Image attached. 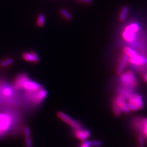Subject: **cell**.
I'll list each match as a JSON object with an SVG mask.
<instances>
[{"instance_id":"6da1fadb","label":"cell","mask_w":147,"mask_h":147,"mask_svg":"<svg viewBox=\"0 0 147 147\" xmlns=\"http://www.w3.org/2000/svg\"><path fill=\"white\" fill-rule=\"evenodd\" d=\"M120 94L125 99L130 112L136 111L143 108L144 101L140 94L135 93L132 90L128 89H122Z\"/></svg>"},{"instance_id":"7a4b0ae2","label":"cell","mask_w":147,"mask_h":147,"mask_svg":"<svg viewBox=\"0 0 147 147\" xmlns=\"http://www.w3.org/2000/svg\"><path fill=\"white\" fill-rule=\"evenodd\" d=\"M120 83L123 88L133 90L137 86V78L134 73L131 71H128L122 73L119 78Z\"/></svg>"},{"instance_id":"3957f363","label":"cell","mask_w":147,"mask_h":147,"mask_svg":"<svg viewBox=\"0 0 147 147\" xmlns=\"http://www.w3.org/2000/svg\"><path fill=\"white\" fill-rule=\"evenodd\" d=\"M134 129L147 141V118L137 117L132 120Z\"/></svg>"},{"instance_id":"277c9868","label":"cell","mask_w":147,"mask_h":147,"mask_svg":"<svg viewBox=\"0 0 147 147\" xmlns=\"http://www.w3.org/2000/svg\"><path fill=\"white\" fill-rule=\"evenodd\" d=\"M140 29V26L137 23H132L128 26L124 31L123 37L125 41L132 43L135 41L136 35V32H137Z\"/></svg>"},{"instance_id":"5b68a950","label":"cell","mask_w":147,"mask_h":147,"mask_svg":"<svg viewBox=\"0 0 147 147\" xmlns=\"http://www.w3.org/2000/svg\"><path fill=\"white\" fill-rule=\"evenodd\" d=\"M12 117L7 113L0 114V137H2L12 124Z\"/></svg>"},{"instance_id":"8992f818","label":"cell","mask_w":147,"mask_h":147,"mask_svg":"<svg viewBox=\"0 0 147 147\" xmlns=\"http://www.w3.org/2000/svg\"><path fill=\"white\" fill-rule=\"evenodd\" d=\"M57 115L59 119L63 120L65 123L68 124L74 129H77L83 127L82 125L80 122L77 121L76 120L71 119L68 115H67L64 112H57Z\"/></svg>"},{"instance_id":"52a82bcc","label":"cell","mask_w":147,"mask_h":147,"mask_svg":"<svg viewBox=\"0 0 147 147\" xmlns=\"http://www.w3.org/2000/svg\"><path fill=\"white\" fill-rule=\"evenodd\" d=\"M29 95L30 98L36 104H40L47 98V91L43 88L34 92H27Z\"/></svg>"},{"instance_id":"ba28073f","label":"cell","mask_w":147,"mask_h":147,"mask_svg":"<svg viewBox=\"0 0 147 147\" xmlns=\"http://www.w3.org/2000/svg\"><path fill=\"white\" fill-rule=\"evenodd\" d=\"M74 134L77 139L82 141H84L87 140L90 136V132L89 130L84 129L82 127L79 129H74Z\"/></svg>"},{"instance_id":"9c48e42d","label":"cell","mask_w":147,"mask_h":147,"mask_svg":"<svg viewBox=\"0 0 147 147\" xmlns=\"http://www.w3.org/2000/svg\"><path fill=\"white\" fill-rule=\"evenodd\" d=\"M29 80V77L25 74H21L18 75L14 80V87L17 90L23 88L24 83Z\"/></svg>"},{"instance_id":"30bf717a","label":"cell","mask_w":147,"mask_h":147,"mask_svg":"<svg viewBox=\"0 0 147 147\" xmlns=\"http://www.w3.org/2000/svg\"><path fill=\"white\" fill-rule=\"evenodd\" d=\"M129 62L134 65L141 66L147 63V59L146 57L137 53L135 56L129 57Z\"/></svg>"},{"instance_id":"8fae6325","label":"cell","mask_w":147,"mask_h":147,"mask_svg":"<svg viewBox=\"0 0 147 147\" xmlns=\"http://www.w3.org/2000/svg\"><path fill=\"white\" fill-rule=\"evenodd\" d=\"M41 88V86L38 83L29 80L24 83L23 88H24L27 92H31L37 90Z\"/></svg>"},{"instance_id":"7c38bea8","label":"cell","mask_w":147,"mask_h":147,"mask_svg":"<svg viewBox=\"0 0 147 147\" xmlns=\"http://www.w3.org/2000/svg\"><path fill=\"white\" fill-rule=\"evenodd\" d=\"M129 56L124 53L122 56V58L120 59V62L118 65L117 69V73L118 75H120L122 73H123V71L128 63H129Z\"/></svg>"},{"instance_id":"4fadbf2b","label":"cell","mask_w":147,"mask_h":147,"mask_svg":"<svg viewBox=\"0 0 147 147\" xmlns=\"http://www.w3.org/2000/svg\"><path fill=\"white\" fill-rule=\"evenodd\" d=\"M22 57L24 60L29 62L38 63L40 61L38 55L35 52L24 53L22 55Z\"/></svg>"},{"instance_id":"5bb4252c","label":"cell","mask_w":147,"mask_h":147,"mask_svg":"<svg viewBox=\"0 0 147 147\" xmlns=\"http://www.w3.org/2000/svg\"><path fill=\"white\" fill-rule=\"evenodd\" d=\"M129 12V8L127 6L123 7L119 14V20L121 21H124V20H125V19L128 17Z\"/></svg>"},{"instance_id":"9a60e30c","label":"cell","mask_w":147,"mask_h":147,"mask_svg":"<svg viewBox=\"0 0 147 147\" xmlns=\"http://www.w3.org/2000/svg\"><path fill=\"white\" fill-rule=\"evenodd\" d=\"M82 143H84L88 145L90 147H100L102 146V142L100 141H88L86 140L82 141Z\"/></svg>"},{"instance_id":"2e32d148","label":"cell","mask_w":147,"mask_h":147,"mask_svg":"<svg viewBox=\"0 0 147 147\" xmlns=\"http://www.w3.org/2000/svg\"><path fill=\"white\" fill-rule=\"evenodd\" d=\"M124 53H125L126 55L129 56V58L132 57L137 54V53L134 49L129 47H124Z\"/></svg>"},{"instance_id":"e0dca14e","label":"cell","mask_w":147,"mask_h":147,"mask_svg":"<svg viewBox=\"0 0 147 147\" xmlns=\"http://www.w3.org/2000/svg\"><path fill=\"white\" fill-rule=\"evenodd\" d=\"M14 60L12 59H5L0 62V66L1 67H6L13 63Z\"/></svg>"},{"instance_id":"ac0fdd59","label":"cell","mask_w":147,"mask_h":147,"mask_svg":"<svg viewBox=\"0 0 147 147\" xmlns=\"http://www.w3.org/2000/svg\"><path fill=\"white\" fill-rule=\"evenodd\" d=\"M60 13L63 17H64V18L68 20H70L72 19V16L71 13L65 9H61L60 11Z\"/></svg>"},{"instance_id":"d6986e66","label":"cell","mask_w":147,"mask_h":147,"mask_svg":"<svg viewBox=\"0 0 147 147\" xmlns=\"http://www.w3.org/2000/svg\"><path fill=\"white\" fill-rule=\"evenodd\" d=\"M45 21V19L44 15L43 14H40L37 18V25L39 27H42L44 25Z\"/></svg>"},{"instance_id":"ffe728a7","label":"cell","mask_w":147,"mask_h":147,"mask_svg":"<svg viewBox=\"0 0 147 147\" xmlns=\"http://www.w3.org/2000/svg\"><path fill=\"white\" fill-rule=\"evenodd\" d=\"M2 93L6 97H10L13 94V89L9 87H6L3 89Z\"/></svg>"},{"instance_id":"44dd1931","label":"cell","mask_w":147,"mask_h":147,"mask_svg":"<svg viewBox=\"0 0 147 147\" xmlns=\"http://www.w3.org/2000/svg\"><path fill=\"white\" fill-rule=\"evenodd\" d=\"M138 143L140 147H145V143H144V138L141 135H139L137 137Z\"/></svg>"},{"instance_id":"7402d4cb","label":"cell","mask_w":147,"mask_h":147,"mask_svg":"<svg viewBox=\"0 0 147 147\" xmlns=\"http://www.w3.org/2000/svg\"><path fill=\"white\" fill-rule=\"evenodd\" d=\"M24 134H25L26 138L30 137V136H31V131H30V129H29V127L26 126L24 128Z\"/></svg>"},{"instance_id":"603a6c76","label":"cell","mask_w":147,"mask_h":147,"mask_svg":"<svg viewBox=\"0 0 147 147\" xmlns=\"http://www.w3.org/2000/svg\"><path fill=\"white\" fill-rule=\"evenodd\" d=\"M25 144L26 147H32V141L31 137L26 138Z\"/></svg>"},{"instance_id":"cb8c5ba5","label":"cell","mask_w":147,"mask_h":147,"mask_svg":"<svg viewBox=\"0 0 147 147\" xmlns=\"http://www.w3.org/2000/svg\"><path fill=\"white\" fill-rule=\"evenodd\" d=\"M77 1L86 4H90L93 2V0H77Z\"/></svg>"},{"instance_id":"d4e9b609","label":"cell","mask_w":147,"mask_h":147,"mask_svg":"<svg viewBox=\"0 0 147 147\" xmlns=\"http://www.w3.org/2000/svg\"><path fill=\"white\" fill-rule=\"evenodd\" d=\"M79 147H90V146H89L87 145V144H85V143H82V142L81 145V146H80Z\"/></svg>"},{"instance_id":"484cf974","label":"cell","mask_w":147,"mask_h":147,"mask_svg":"<svg viewBox=\"0 0 147 147\" xmlns=\"http://www.w3.org/2000/svg\"><path fill=\"white\" fill-rule=\"evenodd\" d=\"M143 80H144V81L146 82L147 83V73L145 74L144 75H143Z\"/></svg>"}]
</instances>
